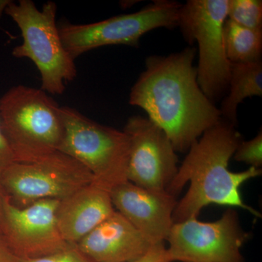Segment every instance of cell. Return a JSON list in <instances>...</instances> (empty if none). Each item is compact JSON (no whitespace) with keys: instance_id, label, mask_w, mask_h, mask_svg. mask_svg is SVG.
Instances as JSON below:
<instances>
[{"instance_id":"obj_9","label":"cell","mask_w":262,"mask_h":262,"mask_svg":"<svg viewBox=\"0 0 262 262\" xmlns=\"http://www.w3.org/2000/svg\"><path fill=\"white\" fill-rule=\"evenodd\" d=\"M248 238L230 208L215 222L192 218L173 224L167 252L171 262H243L241 250Z\"/></svg>"},{"instance_id":"obj_20","label":"cell","mask_w":262,"mask_h":262,"mask_svg":"<svg viewBox=\"0 0 262 262\" xmlns=\"http://www.w3.org/2000/svg\"><path fill=\"white\" fill-rule=\"evenodd\" d=\"M130 262H171L168 257L167 248L164 243L153 245L141 257Z\"/></svg>"},{"instance_id":"obj_5","label":"cell","mask_w":262,"mask_h":262,"mask_svg":"<svg viewBox=\"0 0 262 262\" xmlns=\"http://www.w3.org/2000/svg\"><path fill=\"white\" fill-rule=\"evenodd\" d=\"M63 139L58 151L89 170L94 184L110 191L126 182L130 143L123 130L101 125L75 108L60 106Z\"/></svg>"},{"instance_id":"obj_7","label":"cell","mask_w":262,"mask_h":262,"mask_svg":"<svg viewBox=\"0 0 262 262\" xmlns=\"http://www.w3.org/2000/svg\"><path fill=\"white\" fill-rule=\"evenodd\" d=\"M182 3L155 0L139 11L89 24L62 22L58 25L63 47L75 60L81 55L103 46L123 45L137 47L144 34L158 28L178 27Z\"/></svg>"},{"instance_id":"obj_24","label":"cell","mask_w":262,"mask_h":262,"mask_svg":"<svg viewBox=\"0 0 262 262\" xmlns=\"http://www.w3.org/2000/svg\"><path fill=\"white\" fill-rule=\"evenodd\" d=\"M10 0H0V18L3 16V13H5V9L10 3Z\"/></svg>"},{"instance_id":"obj_22","label":"cell","mask_w":262,"mask_h":262,"mask_svg":"<svg viewBox=\"0 0 262 262\" xmlns=\"http://www.w3.org/2000/svg\"><path fill=\"white\" fill-rule=\"evenodd\" d=\"M0 262H18V257L15 256L11 248L9 247L3 234L0 233Z\"/></svg>"},{"instance_id":"obj_6","label":"cell","mask_w":262,"mask_h":262,"mask_svg":"<svg viewBox=\"0 0 262 262\" xmlns=\"http://www.w3.org/2000/svg\"><path fill=\"white\" fill-rule=\"evenodd\" d=\"M229 0H188L179 11L178 27L190 46L198 43V82L215 104L228 92L231 63L226 55L224 25Z\"/></svg>"},{"instance_id":"obj_18","label":"cell","mask_w":262,"mask_h":262,"mask_svg":"<svg viewBox=\"0 0 262 262\" xmlns=\"http://www.w3.org/2000/svg\"><path fill=\"white\" fill-rule=\"evenodd\" d=\"M237 162L245 163L253 168L261 169L262 166V132L251 140L242 141L233 155Z\"/></svg>"},{"instance_id":"obj_14","label":"cell","mask_w":262,"mask_h":262,"mask_svg":"<svg viewBox=\"0 0 262 262\" xmlns=\"http://www.w3.org/2000/svg\"><path fill=\"white\" fill-rule=\"evenodd\" d=\"M115 211L110 191L91 183L59 201L57 222L66 242L76 244Z\"/></svg>"},{"instance_id":"obj_19","label":"cell","mask_w":262,"mask_h":262,"mask_svg":"<svg viewBox=\"0 0 262 262\" xmlns=\"http://www.w3.org/2000/svg\"><path fill=\"white\" fill-rule=\"evenodd\" d=\"M18 262H93L84 256L75 244L56 253L37 258H18Z\"/></svg>"},{"instance_id":"obj_12","label":"cell","mask_w":262,"mask_h":262,"mask_svg":"<svg viewBox=\"0 0 262 262\" xmlns=\"http://www.w3.org/2000/svg\"><path fill=\"white\" fill-rule=\"evenodd\" d=\"M115 211L119 212L153 244L168 239L173 225L176 196L167 191L139 187L128 181L110 190Z\"/></svg>"},{"instance_id":"obj_11","label":"cell","mask_w":262,"mask_h":262,"mask_svg":"<svg viewBox=\"0 0 262 262\" xmlns=\"http://www.w3.org/2000/svg\"><path fill=\"white\" fill-rule=\"evenodd\" d=\"M58 200H42L20 208L6 198L0 232L17 257H40L71 245L63 239L58 228Z\"/></svg>"},{"instance_id":"obj_15","label":"cell","mask_w":262,"mask_h":262,"mask_svg":"<svg viewBox=\"0 0 262 262\" xmlns=\"http://www.w3.org/2000/svg\"><path fill=\"white\" fill-rule=\"evenodd\" d=\"M262 96V61L231 63L228 92L221 103L222 119L235 125L237 107L245 98Z\"/></svg>"},{"instance_id":"obj_8","label":"cell","mask_w":262,"mask_h":262,"mask_svg":"<svg viewBox=\"0 0 262 262\" xmlns=\"http://www.w3.org/2000/svg\"><path fill=\"white\" fill-rule=\"evenodd\" d=\"M93 182L85 167L59 151L32 163L15 162L0 176L5 195L20 208L42 200L61 201Z\"/></svg>"},{"instance_id":"obj_1","label":"cell","mask_w":262,"mask_h":262,"mask_svg":"<svg viewBox=\"0 0 262 262\" xmlns=\"http://www.w3.org/2000/svg\"><path fill=\"white\" fill-rule=\"evenodd\" d=\"M196 49L150 56L130 90L129 103L142 108L168 136L177 152H187L222 120L220 108L203 92L194 67Z\"/></svg>"},{"instance_id":"obj_13","label":"cell","mask_w":262,"mask_h":262,"mask_svg":"<svg viewBox=\"0 0 262 262\" xmlns=\"http://www.w3.org/2000/svg\"><path fill=\"white\" fill-rule=\"evenodd\" d=\"M75 245L93 262H130L155 244L115 211Z\"/></svg>"},{"instance_id":"obj_16","label":"cell","mask_w":262,"mask_h":262,"mask_svg":"<svg viewBox=\"0 0 262 262\" xmlns=\"http://www.w3.org/2000/svg\"><path fill=\"white\" fill-rule=\"evenodd\" d=\"M223 35L226 55L230 63L261 61L262 31L244 28L227 19Z\"/></svg>"},{"instance_id":"obj_21","label":"cell","mask_w":262,"mask_h":262,"mask_svg":"<svg viewBox=\"0 0 262 262\" xmlns=\"http://www.w3.org/2000/svg\"><path fill=\"white\" fill-rule=\"evenodd\" d=\"M15 162L14 155L5 138L0 123V176L5 169Z\"/></svg>"},{"instance_id":"obj_10","label":"cell","mask_w":262,"mask_h":262,"mask_svg":"<svg viewBox=\"0 0 262 262\" xmlns=\"http://www.w3.org/2000/svg\"><path fill=\"white\" fill-rule=\"evenodd\" d=\"M123 131L130 143L127 181L146 189L166 191L179 168V158L168 136L141 116L130 117Z\"/></svg>"},{"instance_id":"obj_2","label":"cell","mask_w":262,"mask_h":262,"mask_svg":"<svg viewBox=\"0 0 262 262\" xmlns=\"http://www.w3.org/2000/svg\"><path fill=\"white\" fill-rule=\"evenodd\" d=\"M235 125L226 120L207 130L191 146L166 191L177 198L189 182L185 195L177 202L173 224L198 218L205 207L211 204L239 208L254 216L261 213L243 200L241 187L261 175V169L250 167L241 172L229 170V163L242 136Z\"/></svg>"},{"instance_id":"obj_23","label":"cell","mask_w":262,"mask_h":262,"mask_svg":"<svg viewBox=\"0 0 262 262\" xmlns=\"http://www.w3.org/2000/svg\"><path fill=\"white\" fill-rule=\"evenodd\" d=\"M7 196L5 195L1 186H0V231H1L2 225H3V216H4V205ZM1 233V232H0Z\"/></svg>"},{"instance_id":"obj_4","label":"cell","mask_w":262,"mask_h":262,"mask_svg":"<svg viewBox=\"0 0 262 262\" xmlns=\"http://www.w3.org/2000/svg\"><path fill=\"white\" fill-rule=\"evenodd\" d=\"M56 13L54 2H47L39 10L32 0L11 1L5 11L17 24L23 37V42L13 48L12 55L34 62L40 74L42 91L61 95L66 82L75 80L77 72L75 60L62 43Z\"/></svg>"},{"instance_id":"obj_3","label":"cell","mask_w":262,"mask_h":262,"mask_svg":"<svg viewBox=\"0 0 262 262\" xmlns=\"http://www.w3.org/2000/svg\"><path fill=\"white\" fill-rule=\"evenodd\" d=\"M0 123L17 163L58 151L63 139L60 106L42 89L18 84L0 98Z\"/></svg>"},{"instance_id":"obj_17","label":"cell","mask_w":262,"mask_h":262,"mask_svg":"<svg viewBox=\"0 0 262 262\" xmlns=\"http://www.w3.org/2000/svg\"><path fill=\"white\" fill-rule=\"evenodd\" d=\"M227 19L254 31H262L261 0H229Z\"/></svg>"}]
</instances>
